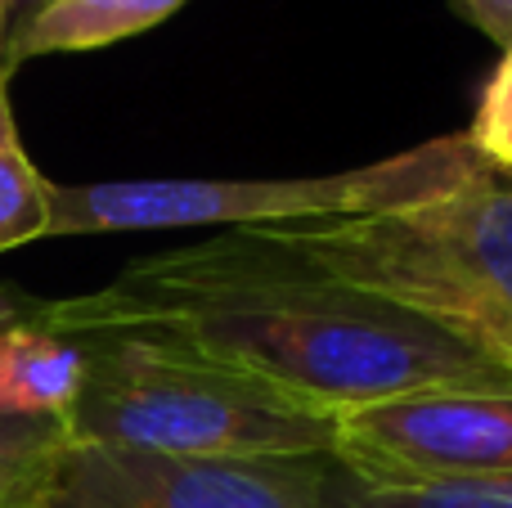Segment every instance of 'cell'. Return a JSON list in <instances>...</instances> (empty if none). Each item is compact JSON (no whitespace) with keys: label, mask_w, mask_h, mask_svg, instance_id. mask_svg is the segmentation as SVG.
Masks as SVG:
<instances>
[{"label":"cell","mask_w":512,"mask_h":508,"mask_svg":"<svg viewBox=\"0 0 512 508\" xmlns=\"http://www.w3.org/2000/svg\"><path fill=\"white\" fill-rule=\"evenodd\" d=\"M468 140L477 153L499 171H512V45L504 50L499 68L490 72L486 90H481L477 117L468 126Z\"/></svg>","instance_id":"7c38bea8"},{"label":"cell","mask_w":512,"mask_h":508,"mask_svg":"<svg viewBox=\"0 0 512 508\" xmlns=\"http://www.w3.org/2000/svg\"><path fill=\"white\" fill-rule=\"evenodd\" d=\"M27 320L63 338L135 333L333 419L423 392L512 387V374L441 324L342 284L252 230L140 257L86 297H27Z\"/></svg>","instance_id":"6da1fadb"},{"label":"cell","mask_w":512,"mask_h":508,"mask_svg":"<svg viewBox=\"0 0 512 508\" xmlns=\"http://www.w3.org/2000/svg\"><path fill=\"white\" fill-rule=\"evenodd\" d=\"M77 342L86 347V383L68 414L77 441L185 459L333 455V414L306 410L234 369L135 333Z\"/></svg>","instance_id":"3957f363"},{"label":"cell","mask_w":512,"mask_h":508,"mask_svg":"<svg viewBox=\"0 0 512 508\" xmlns=\"http://www.w3.org/2000/svg\"><path fill=\"white\" fill-rule=\"evenodd\" d=\"M23 302L27 297H18L14 288H0V324H14L23 315Z\"/></svg>","instance_id":"9a60e30c"},{"label":"cell","mask_w":512,"mask_h":508,"mask_svg":"<svg viewBox=\"0 0 512 508\" xmlns=\"http://www.w3.org/2000/svg\"><path fill=\"white\" fill-rule=\"evenodd\" d=\"M18 144V126H14V108H9V68L0 63V149Z\"/></svg>","instance_id":"5bb4252c"},{"label":"cell","mask_w":512,"mask_h":508,"mask_svg":"<svg viewBox=\"0 0 512 508\" xmlns=\"http://www.w3.org/2000/svg\"><path fill=\"white\" fill-rule=\"evenodd\" d=\"M265 243L441 324L512 374V171L481 167L409 212L261 225Z\"/></svg>","instance_id":"7a4b0ae2"},{"label":"cell","mask_w":512,"mask_h":508,"mask_svg":"<svg viewBox=\"0 0 512 508\" xmlns=\"http://www.w3.org/2000/svg\"><path fill=\"white\" fill-rule=\"evenodd\" d=\"M333 459H185L68 437L18 508H328Z\"/></svg>","instance_id":"5b68a950"},{"label":"cell","mask_w":512,"mask_h":508,"mask_svg":"<svg viewBox=\"0 0 512 508\" xmlns=\"http://www.w3.org/2000/svg\"><path fill=\"white\" fill-rule=\"evenodd\" d=\"M490 41H499L508 50L512 45V0H454Z\"/></svg>","instance_id":"4fadbf2b"},{"label":"cell","mask_w":512,"mask_h":508,"mask_svg":"<svg viewBox=\"0 0 512 508\" xmlns=\"http://www.w3.org/2000/svg\"><path fill=\"white\" fill-rule=\"evenodd\" d=\"M36 5H41V0H14V5H9V23H14V18H23V14H32Z\"/></svg>","instance_id":"e0dca14e"},{"label":"cell","mask_w":512,"mask_h":508,"mask_svg":"<svg viewBox=\"0 0 512 508\" xmlns=\"http://www.w3.org/2000/svg\"><path fill=\"white\" fill-rule=\"evenodd\" d=\"M50 194L54 180H45L18 144L0 149V252L50 239Z\"/></svg>","instance_id":"30bf717a"},{"label":"cell","mask_w":512,"mask_h":508,"mask_svg":"<svg viewBox=\"0 0 512 508\" xmlns=\"http://www.w3.org/2000/svg\"><path fill=\"white\" fill-rule=\"evenodd\" d=\"M328 508H512V477H472V482L427 486H369L360 477L328 468Z\"/></svg>","instance_id":"9c48e42d"},{"label":"cell","mask_w":512,"mask_h":508,"mask_svg":"<svg viewBox=\"0 0 512 508\" xmlns=\"http://www.w3.org/2000/svg\"><path fill=\"white\" fill-rule=\"evenodd\" d=\"M189 0H41L5 32V68L36 54H81L167 23Z\"/></svg>","instance_id":"ba28073f"},{"label":"cell","mask_w":512,"mask_h":508,"mask_svg":"<svg viewBox=\"0 0 512 508\" xmlns=\"http://www.w3.org/2000/svg\"><path fill=\"white\" fill-rule=\"evenodd\" d=\"M86 383V347L27 320L0 324V419H68Z\"/></svg>","instance_id":"52a82bcc"},{"label":"cell","mask_w":512,"mask_h":508,"mask_svg":"<svg viewBox=\"0 0 512 508\" xmlns=\"http://www.w3.org/2000/svg\"><path fill=\"white\" fill-rule=\"evenodd\" d=\"M68 437V419H0V508H18Z\"/></svg>","instance_id":"8fae6325"},{"label":"cell","mask_w":512,"mask_h":508,"mask_svg":"<svg viewBox=\"0 0 512 508\" xmlns=\"http://www.w3.org/2000/svg\"><path fill=\"white\" fill-rule=\"evenodd\" d=\"M9 5H14V0H0V63H5V32H9Z\"/></svg>","instance_id":"2e32d148"},{"label":"cell","mask_w":512,"mask_h":508,"mask_svg":"<svg viewBox=\"0 0 512 508\" xmlns=\"http://www.w3.org/2000/svg\"><path fill=\"white\" fill-rule=\"evenodd\" d=\"M481 167H490L463 135L414 144L396 158L333 176L297 180H99V185H54V234H122V230H185V225H297L346 221V216L409 212L454 194Z\"/></svg>","instance_id":"277c9868"},{"label":"cell","mask_w":512,"mask_h":508,"mask_svg":"<svg viewBox=\"0 0 512 508\" xmlns=\"http://www.w3.org/2000/svg\"><path fill=\"white\" fill-rule=\"evenodd\" d=\"M328 459L369 486L512 477V387H459L346 410L333 419Z\"/></svg>","instance_id":"8992f818"}]
</instances>
